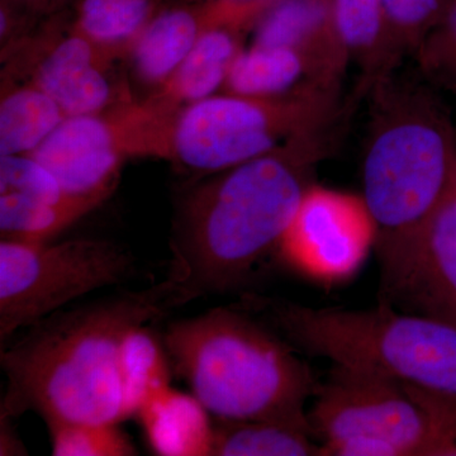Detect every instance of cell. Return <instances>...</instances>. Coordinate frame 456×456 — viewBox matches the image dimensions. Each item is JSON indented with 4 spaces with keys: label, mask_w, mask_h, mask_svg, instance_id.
<instances>
[{
    "label": "cell",
    "mask_w": 456,
    "mask_h": 456,
    "mask_svg": "<svg viewBox=\"0 0 456 456\" xmlns=\"http://www.w3.org/2000/svg\"><path fill=\"white\" fill-rule=\"evenodd\" d=\"M341 119L268 154L204 176L180 198L167 281L176 308L250 281L285 232L314 174L331 156Z\"/></svg>",
    "instance_id": "6da1fadb"
},
{
    "label": "cell",
    "mask_w": 456,
    "mask_h": 456,
    "mask_svg": "<svg viewBox=\"0 0 456 456\" xmlns=\"http://www.w3.org/2000/svg\"><path fill=\"white\" fill-rule=\"evenodd\" d=\"M167 279L139 292H123L62 308L42 318L0 350L7 389L0 417L33 411L46 425L126 421L118 356L128 330L175 310Z\"/></svg>",
    "instance_id": "7a4b0ae2"
},
{
    "label": "cell",
    "mask_w": 456,
    "mask_h": 456,
    "mask_svg": "<svg viewBox=\"0 0 456 456\" xmlns=\"http://www.w3.org/2000/svg\"><path fill=\"white\" fill-rule=\"evenodd\" d=\"M362 198L377 224L379 296L406 266L417 237L456 182V128L428 86L393 71L369 86Z\"/></svg>",
    "instance_id": "3957f363"
},
{
    "label": "cell",
    "mask_w": 456,
    "mask_h": 456,
    "mask_svg": "<svg viewBox=\"0 0 456 456\" xmlns=\"http://www.w3.org/2000/svg\"><path fill=\"white\" fill-rule=\"evenodd\" d=\"M163 340L174 373L213 419H269L312 434L307 403L318 384L314 371L290 342L259 321L212 308L170 323Z\"/></svg>",
    "instance_id": "277c9868"
},
{
    "label": "cell",
    "mask_w": 456,
    "mask_h": 456,
    "mask_svg": "<svg viewBox=\"0 0 456 456\" xmlns=\"http://www.w3.org/2000/svg\"><path fill=\"white\" fill-rule=\"evenodd\" d=\"M244 303L308 355L377 371L456 407L455 326L379 302L314 308L248 294Z\"/></svg>",
    "instance_id": "5b68a950"
},
{
    "label": "cell",
    "mask_w": 456,
    "mask_h": 456,
    "mask_svg": "<svg viewBox=\"0 0 456 456\" xmlns=\"http://www.w3.org/2000/svg\"><path fill=\"white\" fill-rule=\"evenodd\" d=\"M342 112L340 88L277 98L220 92L180 110L169 161L204 178L331 125Z\"/></svg>",
    "instance_id": "8992f818"
},
{
    "label": "cell",
    "mask_w": 456,
    "mask_h": 456,
    "mask_svg": "<svg viewBox=\"0 0 456 456\" xmlns=\"http://www.w3.org/2000/svg\"><path fill=\"white\" fill-rule=\"evenodd\" d=\"M308 421L322 443L370 436L402 456H456V407L369 369L332 362Z\"/></svg>",
    "instance_id": "52a82bcc"
},
{
    "label": "cell",
    "mask_w": 456,
    "mask_h": 456,
    "mask_svg": "<svg viewBox=\"0 0 456 456\" xmlns=\"http://www.w3.org/2000/svg\"><path fill=\"white\" fill-rule=\"evenodd\" d=\"M180 110L149 94L101 112L68 117L31 155L69 193L104 203L117 188L126 161H169Z\"/></svg>",
    "instance_id": "ba28073f"
},
{
    "label": "cell",
    "mask_w": 456,
    "mask_h": 456,
    "mask_svg": "<svg viewBox=\"0 0 456 456\" xmlns=\"http://www.w3.org/2000/svg\"><path fill=\"white\" fill-rule=\"evenodd\" d=\"M136 257L110 240L0 241V350L20 330L75 299L136 275Z\"/></svg>",
    "instance_id": "9c48e42d"
},
{
    "label": "cell",
    "mask_w": 456,
    "mask_h": 456,
    "mask_svg": "<svg viewBox=\"0 0 456 456\" xmlns=\"http://www.w3.org/2000/svg\"><path fill=\"white\" fill-rule=\"evenodd\" d=\"M122 61L125 57L90 38L61 12L2 57V80L33 84L68 117L83 116L134 99L119 74Z\"/></svg>",
    "instance_id": "30bf717a"
},
{
    "label": "cell",
    "mask_w": 456,
    "mask_h": 456,
    "mask_svg": "<svg viewBox=\"0 0 456 456\" xmlns=\"http://www.w3.org/2000/svg\"><path fill=\"white\" fill-rule=\"evenodd\" d=\"M375 240L377 224L362 196L312 184L278 256L305 277L340 283L362 268Z\"/></svg>",
    "instance_id": "8fae6325"
},
{
    "label": "cell",
    "mask_w": 456,
    "mask_h": 456,
    "mask_svg": "<svg viewBox=\"0 0 456 456\" xmlns=\"http://www.w3.org/2000/svg\"><path fill=\"white\" fill-rule=\"evenodd\" d=\"M270 3L272 0H198L158 8L128 53L134 77L156 92L203 35L224 23L257 20Z\"/></svg>",
    "instance_id": "7c38bea8"
},
{
    "label": "cell",
    "mask_w": 456,
    "mask_h": 456,
    "mask_svg": "<svg viewBox=\"0 0 456 456\" xmlns=\"http://www.w3.org/2000/svg\"><path fill=\"white\" fill-rule=\"evenodd\" d=\"M379 303L456 327V182L417 237L395 283Z\"/></svg>",
    "instance_id": "4fadbf2b"
},
{
    "label": "cell",
    "mask_w": 456,
    "mask_h": 456,
    "mask_svg": "<svg viewBox=\"0 0 456 456\" xmlns=\"http://www.w3.org/2000/svg\"><path fill=\"white\" fill-rule=\"evenodd\" d=\"M253 44L298 51L338 84L350 65L332 22L330 0H272L254 27Z\"/></svg>",
    "instance_id": "5bb4252c"
},
{
    "label": "cell",
    "mask_w": 456,
    "mask_h": 456,
    "mask_svg": "<svg viewBox=\"0 0 456 456\" xmlns=\"http://www.w3.org/2000/svg\"><path fill=\"white\" fill-rule=\"evenodd\" d=\"M330 11L350 64L362 70V88L395 71L407 51L383 0H330Z\"/></svg>",
    "instance_id": "9a60e30c"
},
{
    "label": "cell",
    "mask_w": 456,
    "mask_h": 456,
    "mask_svg": "<svg viewBox=\"0 0 456 456\" xmlns=\"http://www.w3.org/2000/svg\"><path fill=\"white\" fill-rule=\"evenodd\" d=\"M298 51L251 44L231 66L221 92L245 97L277 98L316 88H340Z\"/></svg>",
    "instance_id": "2e32d148"
},
{
    "label": "cell",
    "mask_w": 456,
    "mask_h": 456,
    "mask_svg": "<svg viewBox=\"0 0 456 456\" xmlns=\"http://www.w3.org/2000/svg\"><path fill=\"white\" fill-rule=\"evenodd\" d=\"M257 20H235L207 32L155 94L184 108L220 93Z\"/></svg>",
    "instance_id": "e0dca14e"
},
{
    "label": "cell",
    "mask_w": 456,
    "mask_h": 456,
    "mask_svg": "<svg viewBox=\"0 0 456 456\" xmlns=\"http://www.w3.org/2000/svg\"><path fill=\"white\" fill-rule=\"evenodd\" d=\"M134 417L155 454L212 456L211 413L193 393L167 387L147 399Z\"/></svg>",
    "instance_id": "ac0fdd59"
},
{
    "label": "cell",
    "mask_w": 456,
    "mask_h": 456,
    "mask_svg": "<svg viewBox=\"0 0 456 456\" xmlns=\"http://www.w3.org/2000/svg\"><path fill=\"white\" fill-rule=\"evenodd\" d=\"M66 118L68 114L44 90L2 80L0 156L32 154Z\"/></svg>",
    "instance_id": "d6986e66"
},
{
    "label": "cell",
    "mask_w": 456,
    "mask_h": 456,
    "mask_svg": "<svg viewBox=\"0 0 456 456\" xmlns=\"http://www.w3.org/2000/svg\"><path fill=\"white\" fill-rule=\"evenodd\" d=\"M118 371L127 419L136 416L147 399L170 386L174 371L169 356L150 323L132 327L123 338Z\"/></svg>",
    "instance_id": "ffe728a7"
},
{
    "label": "cell",
    "mask_w": 456,
    "mask_h": 456,
    "mask_svg": "<svg viewBox=\"0 0 456 456\" xmlns=\"http://www.w3.org/2000/svg\"><path fill=\"white\" fill-rule=\"evenodd\" d=\"M311 432L269 419H213L212 456H314Z\"/></svg>",
    "instance_id": "44dd1931"
},
{
    "label": "cell",
    "mask_w": 456,
    "mask_h": 456,
    "mask_svg": "<svg viewBox=\"0 0 456 456\" xmlns=\"http://www.w3.org/2000/svg\"><path fill=\"white\" fill-rule=\"evenodd\" d=\"M101 204L79 200L53 204L0 191V236L18 242H49Z\"/></svg>",
    "instance_id": "7402d4cb"
},
{
    "label": "cell",
    "mask_w": 456,
    "mask_h": 456,
    "mask_svg": "<svg viewBox=\"0 0 456 456\" xmlns=\"http://www.w3.org/2000/svg\"><path fill=\"white\" fill-rule=\"evenodd\" d=\"M159 8V0H74V25L127 60L134 41Z\"/></svg>",
    "instance_id": "603a6c76"
},
{
    "label": "cell",
    "mask_w": 456,
    "mask_h": 456,
    "mask_svg": "<svg viewBox=\"0 0 456 456\" xmlns=\"http://www.w3.org/2000/svg\"><path fill=\"white\" fill-rule=\"evenodd\" d=\"M55 456H134L132 439L119 424L104 422H55L47 425Z\"/></svg>",
    "instance_id": "cb8c5ba5"
},
{
    "label": "cell",
    "mask_w": 456,
    "mask_h": 456,
    "mask_svg": "<svg viewBox=\"0 0 456 456\" xmlns=\"http://www.w3.org/2000/svg\"><path fill=\"white\" fill-rule=\"evenodd\" d=\"M415 56L428 79L456 89V0H452L437 25L416 50Z\"/></svg>",
    "instance_id": "d4e9b609"
},
{
    "label": "cell",
    "mask_w": 456,
    "mask_h": 456,
    "mask_svg": "<svg viewBox=\"0 0 456 456\" xmlns=\"http://www.w3.org/2000/svg\"><path fill=\"white\" fill-rule=\"evenodd\" d=\"M407 53H415L452 0H383Z\"/></svg>",
    "instance_id": "484cf974"
},
{
    "label": "cell",
    "mask_w": 456,
    "mask_h": 456,
    "mask_svg": "<svg viewBox=\"0 0 456 456\" xmlns=\"http://www.w3.org/2000/svg\"><path fill=\"white\" fill-rule=\"evenodd\" d=\"M7 2L23 9L32 16L46 20L64 12L66 5L74 3V0H7Z\"/></svg>",
    "instance_id": "4316f807"
},
{
    "label": "cell",
    "mask_w": 456,
    "mask_h": 456,
    "mask_svg": "<svg viewBox=\"0 0 456 456\" xmlns=\"http://www.w3.org/2000/svg\"><path fill=\"white\" fill-rule=\"evenodd\" d=\"M12 421L13 419L0 417V455H25V446L18 439Z\"/></svg>",
    "instance_id": "83f0119b"
}]
</instances>
